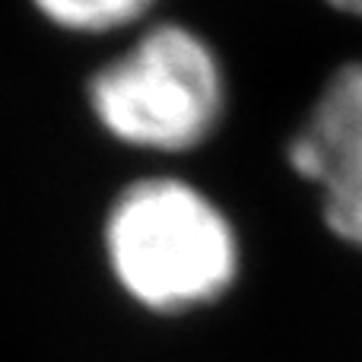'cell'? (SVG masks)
Returning <instances> with one entry per match:
<instances>
[{
  "instance_id": "1",
  "label": "cell",
  "mask_w": 362,
  "mask_h": 362,
  "mask_svg": "<svg viewBox=\"0 0 362 362\" xmlns=\"http://www.w3.org/2000/svg\"><path fill=\"white\" fill-rule=\"evenodd\" d=\"M105 255L121 289L153 312L213 299L238 267L229 219L178 178H144L121 191L105 223Z\"/></svg>"
},
{
  "instance_id": "2",
  "label": "cell",
  "mask_w": 362,
  "mask_h": 362,
  "mask_svg": "<svg viewBox=\"0 0 362 362\" xmlns=\"http://www.w3.org/2000/svg\"><path fill=\"white\" fill-rule=\"evenodd\" d=\"M89 105L121 144L181 153L216 131L226 76L206 38L159 23L89 80Z\"/></svg>"
},
{
  "instance_id": "3",
  "label": "cell",
  "mask_w": 362,
  "mask_h": 362,
  "mask_svg": "<svg viewBox=\"0 0 362 362\" xmlns=\"http://www.w3.org/2000/svg\"><path fill=\"white\" fill-rule=\"evenodd\" d=\"M289 165L321 187L334 235L362 248V61L337 67L325 83L289 144Z\"/></svg>"
},
{
  "instance_id": "4",
  "label": "cell",
  "mask_w": 362,
  "mask_h": 362,
  "mask_svg": "<svg viewBox=\"0 0 362 362\" xmlns=\"http://www.w3.org/2000/svg\"><path fill=\"white\" fill-rule=\"evenodd\" d=\"M42 16L70 32H112L131 25L156 0H32Z\"/></svg>"
},
{
  "instance_id": "5",
  "label": "cell",
  "mask_w": 362,
  "mask_h": 362,
  "mask_svg": "<svg viewBox=\"0 0 362 362\" xmlns=\"http://www.w3.org/2000/svg\"><path fill=\"white\" fill-rule=\"evenodd\" d=\"M327 4H334L337 10H344V13H350V16L362 19V0H327Z\"/></svg>"
}]
</instances>
